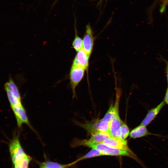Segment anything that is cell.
I'll return each mask as SVG.
<instances>
[{
  "label": "cell",
  "mask_w": 168,
  "mask_h": 168,
  "mask_svg": "<svg viewBox=\"0 0 168 168\" xmlns=\"http://www.w3.org/2000/svg\"><path fill=\"white\" fill-rule=\"evenodd\" d=\"M88 147L99 150L103 153L105 156H123L130 157L138 162L144 168H147V167L138 158L136 155L132 151H129L117 149L102 143L92 144L89 145Z\"/></svg>",
  "instance_id": "1"
},
{
  "label": "cell",
  "mask_w": 168,
  "mask_h": 168,
  "mask_svg": "<svg viewBox=\"0 0 168 168\" xmlns=\"http://www.w3.org/2000/svg\"><path fill=\"white\" fill-rule=\"evenodd\" d=\"M108 133L100 132L93 134L88 139H80L74 138L71 143L72 147H74L83 146L87 147L92 144L102 143L105 139L110 137Z\"/></svg>",
  "instance_id": "2"
},
{
  "label": "cell",
  "mask_w": 168,
  "mask_h": 168,
  "mask_svg": "<svg viewBox=\"0 0 168 168\" xmlns=\"http://www.w3.org/2000/svg\"><path fill=\"white\" fill-rule=\"evenodd\" d=\"M9 149L13 165L21 161L27 155L21 144L18 135L14 136L11 140Z\"/></svg>",
  "instance_id": "3"
},
{
  "label": "cell",
  "mask_w": 168,
  "mask_h": 168,
  "mask_svg": "<svg viewBox=\"0 0 168 168\" xmlns=\"http://www.w3.org/2000/svg\"><path fill=\"white\" fill-rule=\"evenodd\" d=\"M85 70L84 68L81 67L72 65L69 74V78L73 99L76 96V88L83 79Z\"/></svg>",
  "instance_id": "4"
},
{
  "label": "cell",
  "mask_w": 168,
  "mask_h": 168,
  "mask_svg": "<svg viewBox=\"0 0 168 168\" xmlns=\"http://www.w3.org/2000/svg\"><path fill=\"white\" fill-rule=\"evenodd\" d=\"M94 44V38L92 29L88 24L86 26V31L83 39L82 49L90 57Z\"/></svg>",
  "instance_id": "5"
},
{
  "label": "cell",
  "mask_w": 168,
  "mask_h": 168,
  "mask_svg": "<svg viewBox=\"0 0 168 168\" xmlns=\"http://www.w3.org/2000/svg\"><path fill=\"white\" fill-rule=\"evenodd\" d=\"M121 93V90L116 87L115 103L114 105H110L103 118L100 119L101 121L110 123L114 116L119 114V103Z\"/></svg>",
  "instance_id": "6"
},
{
  "label": "cell",
  "mask_w": 168,
  "mask_h": 168,
  "mask_svg": "<svg viewBox=\"0 0 168 168\" xmlns=\"http://www.w3.org/2000/svg\"><path fill=\"white\" fill-rule=\"evenodd\" d=\"M11 108L15 116L18 127L21 128L24 123L34 131L29 122L25 110L22 105L12 106Z\"/></svg>",
  "instance_id": "7"
},
{
  "label": "cell",
  "mask_w": 168,
  "mask_h": 168,
  "mask_svg": "<svg viewBox=\"0 0 168 168\" xmlns=\"http://www.w3.org/2000/svg\"><path fill=\"white\" fill-rule=\"evenodd\" d=\"M123 122L119 114L115 115L112 120L110 123L108 132L110 137L120 138L121 127Z\"/></svg>",
  "instance_id": "8"
},
{
  "label": "cell",
  "mask_w": 168,
  "mask_h": 168,
  "mask_svg": "<svg viewBox=\"0 0 168 168\" xmlns=\"http://www.w3.org/2000/svg\"><path fill=\"white\" fill-rule=\"evenodd\" d=\"M90 57L82 48L77 52L72 64L81 67L87 71Z\"/></svg>",
  "instance_id": "9"
},
{
  "label": "cell",
  "mask_w": 168,
  "mask_h": 168,
  "mask_svg": "<svg viewBox=\"0 0 168 168\" xmlns=\"http://www.w3.org/2000/svg\"><path fill=\"white\" fill-rule=\"evenodd\" d=\"M76 124L82 128L87 132L88 135H91L96 133L100 132L99 130L100 119L96 120L93 121L81 123L75 121Z\"/></svg>",
  "instance_id": "10"
},
{
  "label": "cell",
  "mask_w": 168,
  "mask_h": 168,
  "mask_svg": "<svg viewBox=\"0 0 168 168\" xmlns=\"http://www.w3.org/2000/svg\"><path fill=\"white\" fill-rule=\"evenodd\" d=\"M102 143L117 149L131 151L128 146L126 140L110 137L105 139Z\"/></svg>",
  "instance_id": "11"
},
{
  "label": "cell",
  "mask_w": 168,
  "mask_h": 168,
  "mask_svg": "<svg viewBox=\"0 0 168 168\" xmlns=\"http://www.w3.org/2000/svg\"><path fill=\"white\" fill-rule=\"evenodd\" d=\"M165 104L163 100L157 106L149 110L140 124L146 126L148 125L156 117Z\"/></svg>",
  "instance_id": "12"
},
{
  "label": "cell",
  "mask_w": 168,
  "mask_h": 168,
  "mask_svg": "<svg viewBox=\"0 0 168 168\" xmlns=\"http://www.w3.org/2000/svg\"><path fill=\"white\" fill-rule=\"evenodd\" d=\"M150 135L154 134L148 131L146 126L140 124L132 130L129 136L131 138L135 139Z\"/></svg>",
  "instance_id": "13"
},
{
  "label": "cell",
  "mask_w": 168,
  "mask_h": 168,
  "mask_svg": "<svg viewBox=\"0 0 168 168\" xmlns=\"http://www.w3.org/2000/svg\"><path fill=\"white\" fill-rule=\"evenodd\" d=\"M4 87L7 88L16 98L21 100V96L18 89L11 77L4 85Z\"/></svg>",
  "instance_id": "14"
},
{
  "label": "cell",
  "mask_w": 168,
  "mask_h": 168,
  "mask_svg": "<svg viewBox=\"0 0 168 168\" xmlns=\"http://www.w3.org/2000/svg\"><path fill=\"white\" fill-rule=\"evenodd\" d=\"M104 156L105 155L99 150L91 148V149L86 154L71 163V164L73 165L77 162L82 160Z\"/></svg>",
  "instance_id": "15"
},
{
  "label": "cell",
  "mask_w": 168,
  "mask_h": 168,
  "mask_svg": "<svg viewBox=\"0 0 168 168\" xmlns=\"http://www.w3.org/2000/svg\"><path fill=\"white\" fill-rule=\"evenodd\" d=\"M45 168H68L72 165L71 164L63 165L50 161H45L41 164Z\"/></svg>",
  "instance_id": "16"
},
{
  "label": "cell",
  "mask_w": 168,
  "mask_h": 168,
  "mask_svg": "<svg viewBox=\"0 0 168 168\" xmlns=\"http://www.w3.org/2000/svg\"><path fill=\"white\" fill-rule=\"evenodd\" d=\"M11 107L22 105L21 100L15 97L7 88L5 87Z\"/></svg>",
  "instance_id": "17"
},
{
  "label": "cell",
  "mask_w": 168,
  "mask_h": 168,
  "mask_svg": "<svg viewBox=\"0 0 168 168\" xmlns=\"http://www.w3.org/2000/svg\"><path fill=\"white\" fill-rule=\"evenodd\" d=\"M31 157L27 155L18 162L13 165V168H28Z\"/></svg>",
  "instance_id": "18"
},
{
  "label": "cell",
  "mask_w": 168,
  "mask_h": 168,
  "mask_svg": "<svg viewBox=\"0 0 168 168\" xmlns=\"http://www.w3.org/2000/svg\"><path fill=\"white\" fill-rule=\"evenodd\" d=\"M75 28V36L72 43V46L74 49L77 52L82 48L83 40L78 36L76 27Z\"/></svg>",
  "instance_id": "19"
},
{
  "label": "cell",
  "mask_w": 168,
  "mask_h": 168,
  "mask_svg": "<svg viewBox=\"0 0 168 168\" xmlns=\"http://www.w3.org/2000/svg\"><path fill=\"white\" fill-rule=\"evenodd\" d=\"M130 134L129 129L127 125L123 122L120 130V138L126 140Z\"/></svg>",
  "instance_id": "20"
},
{
  "label": "cell",
  "mask_w": 168,
  "mask_h": 168,
  "mask_svg": "<svg viewBox=\"0 0 168 168\" xmlns=\"http://www.w3.org/2000/svg\"><path fill=\"white\" fill-rule=\"evenodd\" d=\"M162 60L166 64V77L167 78V82L168 86V61L166 60L165 59L162 58Z\"/></svg>",
  "instance_id": "21"
},
{
  "label": "cell",
  "mask_w": 168,
  "mask_h": 168,
  "mask_svg": "<svg viewBox=\"0 0 168 168\" xmlns=\"http://www.w3.org/2000/svg\"><path fill=\"white\" fill-rule=\"evenodd\" d=\"M164 100L165 103L168 105V86L166 92Z\"/></svg>",
  "instance_id": "22"
},
{
  "label": "cell",
  "mask_w": 168,
  "mask_h": 168,
  "mask_svg": "<svg viewBox=\"0 0 168 168\" xmlns=\"http://www.w3.org/2000/svg\"><path fill=\"white\" fill-rule=\"evenodd\" d=\"M40 168H45V167H44L42 166H40Z\"/></svg>",
  "instance_id": "23"
}]
</instances>
